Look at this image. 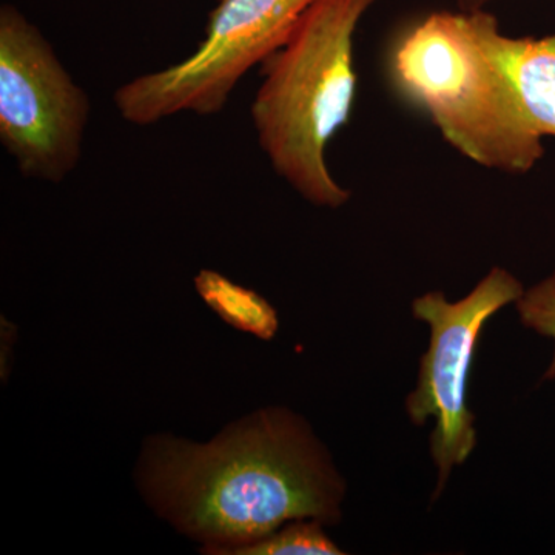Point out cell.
Masks as SVG:
<instances>
[{
    "instance_id": "obj_1",
    "label": "cell",
    "mask_w": 555,
    "mask_h": 555,
    "mask_svg": "<svg viewBox=\"0 0 555 555\" xmlns=\"http://www.w3.org/2000/svg\"><path fill=\"white\" fill-rule=\"evenodd\" d=\"M138 485L204 553L232 555L295 520L337 525L345 481L301 416L264 409L206 444L153 437Z\"/></svg>"
},
{
    "instance_id": "obj_2",
    "label": "cell",
    "mask_w": 555,
    "mask_h": 555,
    "mask_svg": "<svg viewBox=\"0 0 555 555\" xmlns=\"http://www.w3.org/2000/svg\"><path fill=\"white\" fill-rule=\"evenodd\" d=\"M389 76L460 155L524 175L555 138V36L513 38L485 9L434 11L400 33Z\"/></svg>"
},
{
    "instance_id": "obj_3",
    "label": "cell",
    "mask_w": 555,
    "mask_h": 555,
    "mask_svg": "<svg viewBox=\"0 0 555 555\" xmlns=\"http://www.w3.org/2000/svg\"><path fill=\"white\" fill-rule=\"evenodd\" d=\"M377 2L317 0L261 65V86L250 105L259 147L278 177L313 206L338 208L350 198L332 177L326 152L352 115L353 38Z\"/></svg>"
},
{
    "instance_id": "obj_4",
    "label": "cell",
    "mask_w": 555,
    "mask_h": 555,
    "mask_svg": "<svg viewBox=\"0 0 555 555\" xmlns=\"http://www.w3.org/2000/svg\"><path fill=\"white\" fill-rule=\"evenodd\" d=\"M317 0H219L198 49L170 67L120 86L113 102L138 127L193 113L219 115L255 65L286 43Z\"/></svg>"
},
{
    "instance_id": "obj_5",
    "label": "cell",
    "mask_w": 555,
    "mask_h": 555,
    "mask_svg": "<svg viewBox=\"0 0 555 555\" xmlns=\"http://www.w3.org/2000/svg\"><path fill=\"white\" fill-rule=\"evenodd\" d=\"M89 94L16 7L0 9V144L22 177L57 182L82 158Z\"/></svg>"
},
{
    "instance_id": "obj_6",
    "label": "cell",
    "mask_w": 555,
    "mask_h": 555,
    "mask_svg": "<svg viewBox=\"0 0 555 555\" xmlns=\"http://www.w3.org/2000/svg\"><path fill=\"white\" fill-rule=\"evenodd\" d=\"M524 286L507 270L494 268L466 298L449 302L443 292H429L412 302L416 320L430 326V345L422 358L418 382L408 397L409 418L423 426L437 420L430 454L438 469L441 494L455 466L463 465L477 447L476 415L467 408V382L486 321L517 302Z\"/></svg>"
},
{
    "instance_id": "obj_7",
    "label": "cell",
    "mask_w": 555,
    "mask_h": 555,
    "mask_svg": "<svg viewBox=\"0 0 555 555\" xmlns=\"http://www.w3.org/2000/svg\"><path fill=\"white\" fill-rule=\"evenodd\" d=\"M195 287L208 308L229 326L261 339L275 337L280 326L276 310L257 292L208 269L195 276Z\"/></svg>"
},
{
    "instance_id": "obj_8",
    "label": "cell",
    "mask_w": 555,
    "mask_h": 555,
    "mask_svg": "<svg viewBox=\"0 0 555 555\" xmlns=\"http://www.w3.org/2000/svg\"><path fill=\"white\" fill-rule=\"evenodd\" d=\"M339 555L345 554L324 532L317 520H295L281 526L272 534L232 555Z\"/></svg>"
},
{
    "instance_id": "obj_9",
    "label": "cell",
    "mask_w": 555,
    "mask_h": 555,
    "mask_svg": "<svg viewBox=\"0 0 555 555\" xmlns=\"http://www.w3.org/2000/svg\"><path fill=\"white\" fill-rule=\"evenodd\" d=\"M521 323L555 341V272L542 283L529 288L517 301ZM546 379L555 378V353L553 363L545 374Z\"/></svg>"
},
{
    "instance_id": "obj_10",
    "label": "cell",
    "mask_w": 555,
    "mask_h": 555,
    "mask_svg": "<svg viewBox=\"0 0 555 555\" xmlns=\"http://www.w3.org/2000/svg\"><path fill=\"white\" fill-rule=\"evenodd\" d=\"M492 2V0H459L460 10L470 11L485 9L486 3Z\"/></svg>"
}]
</instances>
